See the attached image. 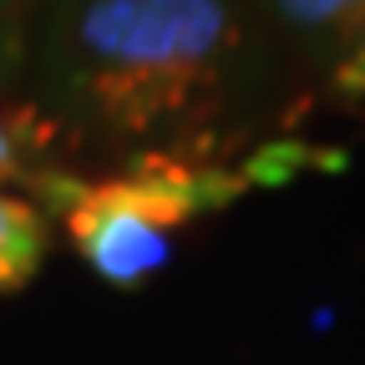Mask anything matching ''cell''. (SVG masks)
Returning <instances> with one entry per match:
<instances>
[{
	"mask_svg": "<svg viewBox=\"0 0 365 365\" xmlns=\"http://www.w3.org/2000/svg\"><path fill=\"white\" fill-rule=\"evenodd\" d=\"M61 41L86 112L127 137L213 112L244 56L228 0H81Z\"/></svg>",
	"mask_w": 365,
	"mask_h": 365,
	"instance_id": "cell-1",
	"label": "cell"
},
{
	"mask_svg": "<svg viewBox=\"0 0 365 365\" xmlns=\"http://www.w3.org/2000/svg\"><path fill=\"white\" fill-rule=\"evenodd\" d=\"M340 158L314 153L304 143L264 148L249 163H188V158H143L117 178L76 182L46 173L36 193L66 223L76 254L107 284H143L173 259V239L203 213L239 203L254 188L289 182L299 168H335Z\"/></svg>",
	"mask_w": 365,
	"mask_h": 365,
	"instance_id": "cell-2",
	"label": "cell"
},
{
	"mask_svg": "<svg viewBox=\"0 0 365 365\" xmlns=\"http://www.w3.org/2000/svg\"><path fill=\"white\" fill-rule=\"evenodd\" d=\"M61 153V127L56 117H46L41 107H26V102H6L0 107V182H36L51 173V163Z\"/></svg>",
	"mask_w": 365,
	"mask_h": 365,
	"instance_id": "cell-3",
	"label": "cell"
},
{
	"mask_svg": "<svg viewBox=\"0 0 365 365\" xmlns=\"http://www.w3.org/2000/svg\"><path fill=\"white\" fill-rule=\"evenodd\" d=\"M41 259H46V218L31 203L0 193V289H21L41 269Z\"/></svg>",
	"mask_w": 365,
	"mask_h": 365,
	"instance_id": "cell-4",
	"label": "cell"
},
{
	"mask_svg": "<svg viewBox=\"0 0 365 365\" xmlns=\"http://www.w3.org/2000/svg\"><path fill=\"white\" fill-rule=\"evenodd\" d=\"M269 11L289 31L314 41H360L365 36V0H269Z\"/></svg>",
	"mask_w": 365,
	"mask_h": 365,
	"instance_id": "cell-5",
	"label": "cell"
},
{
	"mask_svg": "<svg viewBox=\"0 0 365 365\" xmlns=\"http://www.w3.org/2000/svg\"><path fill=\"white\" fill-rule=\"evenodd\" d=\"M335 91L340 97H365V36L345 51V61L335 66Z\"/></svg>",
	"mask_w": 365,
	"mask_h": 365,
	"instance_id": "cell-6",
	"label": "cell"
}]
</instances>
